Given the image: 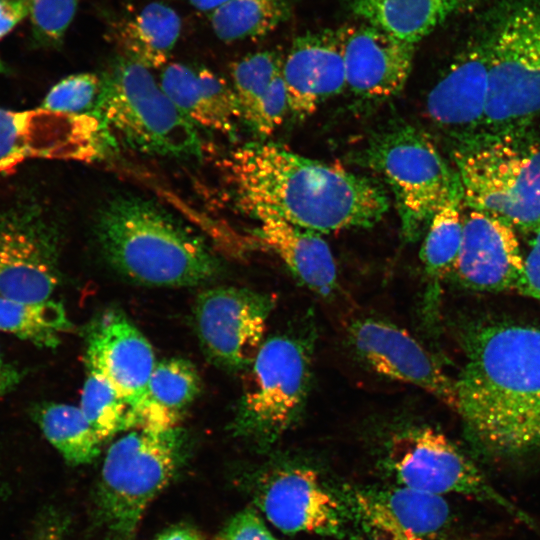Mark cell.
Returning a JSON list of instances; mask_svg holds the SVG:
<instances>
[{
  "instance_id": "cell-33",
  "label": "cell",
  "mask_w": 540,
  "mask_h": 540,
  "mask_svg": "<svg viewBox=\"0 0 540 540\" xmlns=\"http://www.w3.org/2000/svg\"><path fill=\"white\" fill-rule=\"evenodd\" d=\"M101 89V76L95 73L69 75L56 83L45 96L40 108L45 110L82 115L95 108Z\"/></svg>"
},
{
  "instance_id": "cell-25",
  "label": "cell",
  "mask_w": 540,
  "mask_h": 540,
  "mask_svg": "<svg viewBox=\"0 0 540 540\" xmlns=\"http://www.w3.org/2000/svg\"><path fill=\"white\" fill-rule=\"evenodd\" d=\"M181 33L177 12L162 2L114 20L108 35L119 55L150 68L166 65Z\"/></svg>"
},
{
  "instance_id": "cell-42",
  "label": "cell",
  "mask_w": 540,
  "mask_h": 540,
  "mask_svg": "<svg viewBox=\"0 0 540 540\" xmlns=\"http://www.w3.org/2000/svg\"><path fill=\"white\" fill-rule=\"evenodd\" d=\"M6 71V67L5 65L3 64V62L0 60V73H3Z\"/></svg>"
},
{
  "instance_id": "cell-28",
  "label": "cell",
  "mask_w": 540,
  "mask_h": 540,
  "mask_svg": "<svg viewBox=\"0 0 540 540\" xmlns=\"http://www.w3.org/2000/svg\"><path fill=\"white\" fill-rule=\"evenodd\" d=\"M34 419L44 437L70 465L88 464L99 455L103 441L79 406L46 403L37 407Z\"/></svg>"
},
{
  "instance_id": "cell-29",
  "label": "cell",
  "mask_w": 540,
  "mask_h": 540,
  "mask_svg": "<svg viewBox=\"0 0 540 540\" xmlns=\"http://www.w3.org/2000/svg\"><path fill=\"white\" fill-rule=\"evenodd\" d=\"M463 206L459 180L428 224L420 260L426 276L435 283L455 270L463 238Z\"/></svg>"
},
{
  "instance_id": "cell-36",
  "label": "cell",
  "mask_w": 540,
  "mask_h": 540,
  "mask_svg": "<svg viewBox=\"0 0 540 540\" xmlns=\"http://www.w3.org/2000/svg\"><path fill=\"white\" fill-rule=\"evenodd\" d=\"M529 234L532 238L523 255L524 271L517 290L540 301V225Z\"/></svg>"
},
{
  "instance_id": "cell-14",
  "label": "cell",
  "mask_w": 540,
  "mask_h": 540,
  "mask_svg": "<svg viewBox=\"0 0 540 540\" xmlns=\"http://www.w3.org/2000/svg\"><path fill=\"white\" fill-rule=\"evenodd\" d=\"M488 95V54L483 41L474 32L430 90L426 112L430 121L461 148L482 137Z\"/></svg>"
},
{
  "instance_id": "cell-9",
  "label": "cell",
  "mask_w": 540,
  "mask_h": 540,
  "mask_svg": "<svg viewBox=\"0 0 540 540\" xmlns=\"http://www.w3.org/2000/svg\"><path fill=\"white\" fill-rule=\"evenodd\" d=\"M360 158L390 187L408 242L423 234L459 181L430 137L410 124L396 123L373 135Z\"/></svg>"
},
{
  "instance_id": "cell-7",
  "label": "cell",
  "mask_w": 540,
  "mask_h": 540,
  "mask_svg": "<svg viewBox=\"0 0 540 540\" xmlns=\"http://www.w3.org/2000/svg\"><path fill=\"white\" fill-rule=\"evenodd\" d=\"M94 114L131 148L146 154L196 157V126L172 103L150 70L117 55L101 76Z\"/></svg>"
},
{
  "instance_id": "cell-40",
  "label": "cell",
  "mask_w": 540,
  "mask_h": 540,
  "mask_svg": "<svg viewBox=\"0 0 540 540\" xmlns=\"http://www.w3.org/2000/svg\"><path fill=\"white\" fill-rule=\"evenodd\" d=\"M154 540H205V538L195 527L178 524L165 529Z\"/></svg>"
},
{
  "instance_id": "cell-5",
  "label": "cell",
  "mask_w": 540,
  "mask_h": 540,
  "mask_svg": "<svg viewBox=\"0 0 540 540\" xmlns=\"http://www.w3.org/2000/svg\"><path fill=\"white\" fill-rule=\"evenodd\" d=\"M453 159L467 206L527 233L540 225V137L526 127L484 136Z\"/></svg>"
},
{
  "instance_id": "cell-21",
  "label": "cell",
  "mask_w": 540,
  "mask_h": 540,
  "mask_svg": "<svg viewBox=\"0 0 540 540\" xmlns=\"http://www.w3.org/2000/svg\"><path fill=\"white\" fill-rule=\"evenodd\" d=\"M159 84L177 109L196 127L231 135L241 120L231 84L215 71L198 64L170 63Z\"/></svg>"
},
{
  "instance_id": "cell-38",
  "label": "cell",
  "mask_w": 540,
  "mask_h": 540,
  "mask_svg": "<svg viewBox=\"0 0 540 540\" xmlns=\"http://www.w3.org/2000/svg\"><path fill=\"white\" fill-rule=\"evenodd\" d=\"M28 15L29 0H0V40Z\"/></svg>"
},
{
  "instance_id": "cell-34",
  "label": "cell",
  "mask_w": 540,
  "mask_h": 540,
  "mask_svg": "<svg viewBox=\"0 0 540 540\" xmlns=\"http://www.w3.org/2000/svg\"><path fill=\"white\" fill-rule=\"evenodd\" d=\"M80 0H29L33 38L47 47L58 46L72 23Z\"/></svg>"
},
{
  "instance_id": "cell-31",
  "label": "cell",
  "mask_w": 540,
  "mask_h": 540,
  "mask_svg": "<svg viewBox=\"0 0 540 540\" xmlns=\"http://www.w3.org/2000/svg\"><path fill=\"white\" fill-rule=\"evenodd\" d=\"M71 328L62 304L53 299L39 302L0 297V331L41 348H54Z\"/></svg>"
},
{
  "instance_id": "cell-2",
  "label": "cell",
  "mask_w": 540,
  "mask_h": 540,
  "mask_svg": "<svg viewBox=\"0 0 540 540\" xmlns=\"http://www.w3.org/2000/svg\"><path fill=\"white\" fill-rule=\"evenodd\" d=\"M227 166L236 201L251 217L267 212L322 234L370 228L389 208L386 191L371 178L276 144L238 148Z\"/></svg>"
},
{
  "instance_id": "cell-3",
  "label": "cell",
  "mask_w": 540,
  "mask_h": 540,
  "mask_svg": "<svg viewBox=\"0 0 540 540\" xmlns=\"http://www.w3.org/2000/svg\"><path fill=\"white\" fill-rule=\"evenodd\" d=\"M95 233L108 262L146 285L192 286L213 278L219 262L204 241L156 202L119 195L99 211Z\"/></svg>"
},
{
  "instance_id": "cell-35",
  "label": "cell",
  "mask_w": 540,
  "mask_h": 540,
  "mask_svg": "<svg viewBox=\"0 0 540 540\" xmlns=\"http://www.w3.org/2000/svg\"><path fill=\"white\" fill-rule=\"evenodd\" d=\"M213 540H278L254 509H243L221 527Z\"/></svg>"
},
{
  "instance_id": "cell-30",
  "label": "cell",
  "mask_w": 540,
  "mask_h": 540,
  "mask_svg": "<svg viewBox=\"0 0 540 540\" xmlns=\"http://www.w3.org/2000/svg\"><path fill=\"white\" fill-rule=\"evenodd\" d=\"M214 34L234 42L263 37L290 16L288 0H228L208 14Z\"/></svg>"
},
{
  "instance_id": "cell-6",
  "label": "cell",
  "mask_w": 540,
  "mask_h": 540,
  "mask_svg": "<svg viewBox=\"0 0 540 540\" xmlns=\"http://www.w3.org/2000/svg\"><path fill=\"white\" fill-rule=\"evenodd\" d=\"M185 435L180 427L132 429L111 444L103 459L95 504L104 527L131 540L152 501L182 466Z\"/></svg>"
},
{
  "instance_id": "cell-32",
  "label": "cell",
  "mask_w": 540,
  "mask_h": 540,
  "mask_svg": "<svg viewBox=\"0 0 540 540\" xmlns=\"http://www.w3.org/2000/svg\"><path fill=\"white\" fill-rule=\"evenodd\" d=\"M79 407L103 442L131 429L130 407L113 384L93 368H87Z\"/></svg>"
},
{
  "instance_id": "cell-41",
  "label": "cell",
  "mask_w": 540,
  "mask_h": 540,
  "mask_svg": "<svg viewBox=\"0 0 540 540\" xmlns=\"http://www.w3.org/2000/svg\"><path fill=\"white\" fill-rule=\"evenodd\" d=\"M183 2H186L190 6H192L194 9L209 13L218 6L222 5L228 0H181Z\"/></svg>"
},
{
  "instance_id": "cell-15",
  "label": "cell",
  "mask_w": 540,
  "mask_h": 540,
  "mask_svg": "<svg viewBox=\"0 0 540 540\" xmlns=\"http://www.w3.org/2000/svg\"><path fill=\"white\" fill-rule=\"evenodd\" d=\"M86 342V367L103 374L120 393L130 407L133 429L157 363L151 344L117 310L105 311L92 322Z\"/></svg>"
},
{
  "instance_id": "cell-8",
  "label": "cell",
  "mask_w": 540,
  "mask_h": 540,
  "mask_svg": "<svg viewBox=\"0 0 540 540\" xmlns=\"http://www.w3.org/2000/svg\"><path fill=\"white\" fill-rule=\"evenodd\" d=\"M308 341L287 333L265 339L244 378L234 435L269 448L299 419L311 384Z\"/></svg>"
},
{
  "instance_id": "cell-13",
  "label": "cell",
  "mask_w": 540,
  "mask_h": 540,
  "mask_svg": "<svg viewBox=\"0 0 540 540\" xmlns=\"http://www.w3.org/2000/svg\"><path fill=\"white\" fill-rule=\"evenodd\" d=\"M351 347L377 374L413 385L457 411L455 380L406 330L383 319L366 317L348 328Z\"/></svg>"
},
{
  "instance_id": "cell-26",
  "label": "cell",
  "mask_w": 540,
  "mask_h": 540,
  "mask_svg": "<svg viewBox=\"0 0 540 540\" xmlns=\"http://www.w3.org/2000/svg\"><path fill=\"white\" fill-rule=\"evenodd\" d=\"M475 2L476 0H348L350 10L366 23L414 45Z\"/></svg>"
},
{
  "instance_id": "cell-11",
  "label": "cell",
  "mask_w": 540,
  "mask_h": 540,
  "mask_svg": "<svg viewBox=\"0 0 540 540\" xmlns=\"http://www.w3.org/2000/svg\"><path fill=\"white\" fill-rule=\"evenodd\" d=\"M275 306L269 294L238 287H215L200 293L194 322L200 344L220 367L248 368L263 342Z\"/></svg>"
},
{
  "instance_id": "cell-17",
  "label": "cell",
  "mask_w": 540,
  "mask_h": 540,
  "mask_svg": "<svg viewBox=\"0 0 540 540\" xmlns=\"http://www.w3.org/2000/svg\"><path fill=\"white\" fill-rule=\"evenodd\" d=\"M346 87L369 101L389 99L404 88L416 45L369 23L341 27Z\"/></svg>"
},
{
  "instance_id": "cell-20",
  "label": "cell",
  "mask_w": 540,
  "mask_h": 540,
  "mask_svg": "<svg viewBox=\"0 0 540 540\" xmlns=\"http://www.w3.org/2000/svg\"><path fill=\"white\" fill-rule=\"evenodd\" d=\"M346 493L356 516L386 540H433L450 518L443 496L402 485L349 488Z\"/></svg>"
},
{
  "instance_id": "cell-22",
  "label": "cell",
  "mask_w": 540,
  "mask_h": 540,
  "mask_svg": "<svg viewBox=\"0 0 540 540\" xmlns=\"http://www.w3.org/2000/svg\"><path fill=\"white\" fill-rule=\"evenodd\" d=\"M283 59L274 50L250 53L230 68L241 120L259 137L270 136L289 112Z\"/></svg>"
},
{
  "instance_id": "cell-16",
  "label": "cell",
  "mask_w": 540,
  "mask_h": 540,
  "mask_svg": "<svg viewBox=\"0 0 540 540\" xmlns=\"http://www.w3.org/2000/svg\"><path fill=\"white\" fill-rule=\"evenodd\" d=\"M523 271L516 229L464 203L463 238L452 274L457 282L476 291L517 290Z\"/></svg>"
},
{
  "instance_id": "cell-1",
  "label": "cell",
  "mask_w": 540,
  "mask_h": 540,
  "mask_svg": "<svg viewBox=\"0 0 540 540\" xmlns=\"http://www.w3.org/2000/svg\"><path fill=\"white\" fill-rule=\"evenodd\" d=\"M464 349L456 412L469 439L496 457L540 451V327L482 324L468 333Z\"/></svg>"
},
{
  "instance_id": "cell-4",
  "label": "cell",
  "mask_w": 540,
  "mask_h": 540,
  "mask_svg": "<svg viewBox=\"0 0 540 540\" xmlns=\"http://www.w3.org/2000/svg\"><path fill=\"white\" fill-rule=\"evenodd\" d=\"M489 60L483 136L526 127L540 114V0H502L476 24Z\"/></svg>"
},
{
  "instance_id": "cell-24",
  "label": "cell",
  "mask_w": 540,
  "mask_h": 540,
  "mask_svg": "<svg viewBox=\"0 0 540 540\" xmlns=\"http://www.w3.org/2000/svg\"><path fill=\"white\" fill-rule=\"evenodd\" d=\"M78 116L43 108L0 109V172H9L30 158L73 156Z\"/></svg>"
},
{
  "instance_id": "cell-10",
  "label": "cell",
  "mask_w": 540,
  "mask_h": 540,
  "mask_svg": "<svg viewBox=\"0 0 540 540\" xmlns=\"http://www.w3.org/2000/svg\"><path fill=\"white\" fill-rule=\"evenodd\" d=\"M387 462L402 486L443 496L455 493L496 506L517 520L531 518L502 495L477 466L443 433L430 426H411L389 440Z\"/></svg>"
},
{
  "instance_id": "cell-12",
  "label": "cell",
  "mask_w": 540,
  "mask_h": 540,
  "mask_svg": "<svg viewBox=\"0 0 540 540\" xmlns=\"http://www.w3.org/2000/svg\"><path fill=\"white\" fill-rule=\"evenodd\" d=\"M255 484L256 505L280 531L343 535L344 509L316 470L282 466L264 472Z\"/></svg>"
},
{
  "instance_id": "cell-39",
  "label": "cell",
  "mask_w": 540,
  "mask_h": 540,
  "mask_svg": "<svg viewBox=\"0 0 540 540\" xmlns=\"http://www.w3.org/2000/svg\"><path fill=\"white\" fill-rule=\"evenodd\" d=\"M22 378V372L9 361L0 351V398L14 389Z\"/></svg>"
},
{
  "instance_id": "cell-27",
  "label": "cell",
  "mask_w": 540,
  "mask_h": 540,
  "mask_svg": "<svg viewBox=\"0 0 540 540\" xmlns=\"http://www.w3.org/2000/svg\"><path fill=\"white\" fill-rule=\"evenodd\" d=\"M200 388L199 374L189 361L170 358L157 362L133 429L165 431L179 427L182 415Z\"/></svg>"
},
{
  "instance_id": "cell-18",
  "label": "cell",
  "mask_w": 540,
  "mask_h": 540,
  "mask_svg": "<svg viewBox=\"0 0 540 540\" xmlns=\"http://www.w3.org/2000/svg\"><path fill=\"white\" fill-rule=\"evenodd\" d=\"M289 112L303 120L346 88L341 27L306 32L295 38L283 59Z\"/></svg>"
},
{
  "instance_id": "cell-19",
  "label": "cell",
  "mask_w": 540,
  "mask_h": 540,
  "mask_svg": "<svg viewBox=\"0 0 540 540\" xmlns=\"http://www.w3.org/2000/svg\"><path fill=\"white\" fill-rule=\"evenodd\" d=\"M52 244L36 219L0 216V297L52 299L59 281Z\"/></svg>"
},
{
  "instance_id": "cell-23",
  "label": "cell",
  "mask_w": 540,
  "mask_h": 540,
  "mask_svg": "<svg viewBox=\"0 0 540 540\" xmlns=\"http://www.w3.org/2000/svg\"><path fill=\"white\" fill-rule=\"evenodd\" d=\"M258 236L291 274L313 293L329 297L338 288L337 267L327 242L319 233L293 225L267 212L252 216Z\"/></svg>"
},
{
  "instance_id": "cell-37",
  "label": "cell",
  "mask_w": 540,
  "mask_h": 540,
  "mask_svg": "<svg viewBox=\"0 0 540 540\" xmlns=\"http://www.w3.org/2000/svg\"><path fill=\"white\" fill-rule=\"evenodd\" d=\"M68 517L55 508L43 510L26 540H68Z\"/></svg>"
}]
</instances>
